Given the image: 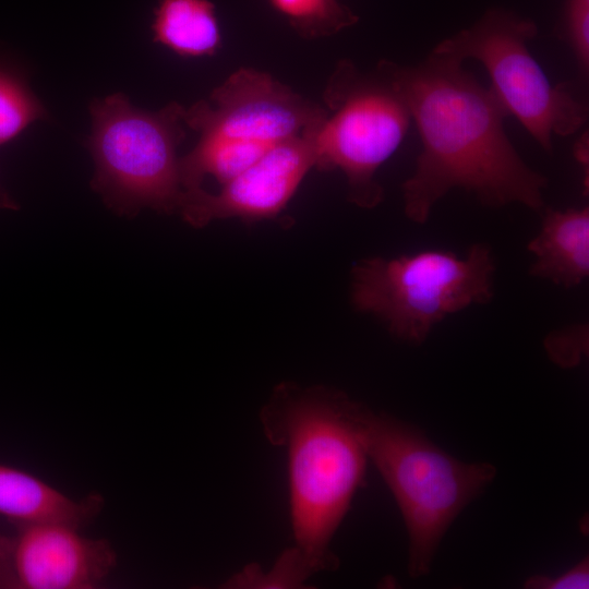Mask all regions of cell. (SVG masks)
I'll return each mask as SVG.
<instances>
[{
    "instance_id": "9c48e42d",
    "label": "cell",
    "mask_w": 589,
    "mask_h": 589,
    "mask_svg": "<svg viewBox=\"0 0 589 589\" xmlns=\"http://www.w3.org/2000/svg\"><path fill=\"white\" fill-rule=\"evenodd\" d=\"M14 527V534H0V588L95 589L117 566L107 539L65 525Z\"/></svg>"
},
{
    "instance_id": "8fae6325",
    "label": "cell",
    "mask_w": 589,
    "mask_h": 589,
    "mask_svg": "<svg viewBox=\"0 0 589 589\" xmlns=\"http://www.w3.org/2000/svg\"><path fill=\"white\" fill-rule=\"evenodd\" d=\"M104 505L99 493L73 500L28 472L0 465V515L14 526L57 524L81 530Z\"/></svg>"
},
{
    "instance_id": "5bb4252c",
    "label": "cell",
    "mask_w": 589,
    "mask_h": 589,
    "mask_svg": "<svg viewBox=\"0 0 589 589\" xmlns=\"http://www.w3.org/2000/svg\"><path fill=\"white\" fill-rule=\"evenodd\" d=\"M304 38L327 37L354 25L358 16L338 0H268Z\"/></svg>"
},
{
    "instance_id": "8992f818",
    "label": "cell",
    "mask_w": 589,
    "mask_h": 589,
    "mask_svg": "<svg viewBox=\"0 0 589 589\" xmlns=\"http://www.w3.org/2000/svg\"><path fill=\"white\" fill-rule=\"evenodd\" d=\"M538 34L533 21L502 8L486 11L470 27L441 40L433 52L483 64L490 89L546 153L553 136H568L587 121L588 107L568 84L553 85L529 51Z\"/></svg>"
},
{
    "instance_id": "d6986e66",
    "label": "cell",
    "mask_w": 589,
    "mask_h": 589,
    "mask_svg": "<svg viewBox=\"0 0 589 589\" xmlns=\"http://www.w3.org/2000/svg\"><path fill=\"white\" fill-rule=\"evenodd\" d=\"M529 589H587L589 588V561L584 557L568 570L551 577L533 575L525 581Z\"/></svg>"
},
{
    "instance_id": "6da1fadb",
    "label": "cell",
    "mask_w": 589,
    "mask_h": 589,
    "mask_svg": "<svg viewBox=\"0 0 589 589\" xmlns=\"http://www.w3.org/2000/svg\"><path fill=\"white\" fill-rule=\"evenodd\" d=\"M462 63L431 51L417 64L383 60L377 65L420 135L414 171L402 183L405 214L417 224L456 188L489 207L518 203L540 211L544 205L546 178L517 153L504 129L506 111Z\"/></svg>"
},
{
    "instance_id": "2e32d148",
    "label": "cell",
    "mask_w": 589,
    "mask_h": 589,
    "mask_svg": "<svg viewBox=\"0 0 589 589\" xmlns=\"http://www.w3.org/2000/svg\"><path fill=\"white\" fill-rule=\"evenodd\" d=\"M251 567L256 574L260 575V577L241 572L240 574L231 577L226 582V587H302L305 580L314 575L294 546L287 549L279 556L268 574H264L259 567Z\"/></svg>"
},
{
    "instance_id": "9a60e30c",
    "label": "cell",
    "mask_w": 589,
    "mask_h": 589,
    "mask_svg": "<svg viewBox=\"0 0 589 589\" xmlns=\"http://www.w3.org/2000/svg\"><path fill=\"white\" fill-rule=\"evenodd\" d=\"M45 117L47 111L24 75L12 65L0 62V146Z\"/></svg>"
},
{
    "instance_id": "ac0fdd59",
    "label": "cell",
    "mask_w": 589,
    "mask_h": 589,
    "mask_svg": "<svg viewBox=\"0 0 589 589\" xmlns=\"http://www.w3.org/2000/svg\"><path fill=\"white\" fill-rule=\"evenodd\" d=\"M588 342V328L586 325H575L549 335L545 346L549 354L561 365H570L578 362L585 353Z\"/></svg>"
},
{
    "instance_id": "277c9868",
    "label": "cell",
    "mask_w": 589,
    "mask_h": 589,
    "mask_svg": "<svg viewBox=\"0 0 589 589\" xmlns=\"http://www.w3.org/2000/svg\"><path fill=\"white\" fill-rule=\"evenodd\" d=\"M494 272V256L483 243L465 257L444 250L369 257L351 269V303L383 321L395 337L420 345L447 315L488 303Z\"/></svg>"
},
{
    "instance_id": "ba28073f",
    "label": "cell",
    "mask_w": 589,
    "mask_h": 589,
    "mask_svg": "<svg viewBox=\"0 0 589 589\" xmlns=\"http://www.w3.org/2000/svg\"><path fill=\"white\" fill-rule=\"evenodd\" d=\"M326 115L271 74L241 68L207 100L184 108L183 120L200 141L274 147L303 134Z\"/></svg>"
},
{
    "instance_id": "ffe728a7",
    "label": "cell",
    "mask_w": 589,
    "mask_h": 589,
    "mask_svg": "<svg viewBox=\"0 0 589 589\" xmlns=\"http://www.w3.org/2000/svg\"><path fill=\"white\" fill-rule=\"evenodd\" d=\"M575 156L582 166H588V141L587 136L582 137L576 146Z\"/></svg>"
},
{
    "instance_id": "4fadbf2b",
    "label": "cell",
    "mask_w": 589,
    "mask_h": 589,
    "mask_svg": "<svg viewBox=\"0 0 589 589\" xmlns=\"http://www.w3.org/2000/svg\"><path fill=\"white\" fill-rule=\"evenodd\" d=\"M152 32L154 41L185 58L213 56L221 44L211 0H158Z\"/></svg>"
},
{
    "instance_id": "7a4b0ae2",
    "label": "cell",
    "mask_w": 589,
    "mask_h": 589,
    "mask_svg": "<svg viewBox=\"0 0 589 589\" xmlns=\"http://www.w3.org/2000/svg\"><path fill=\"white\" fill-rule=\"evenodd\" d=\"M354 406L334 388L280 383L260 411L266 440L286 452L293 546L314 574L338 567L332 541L364 481Z\"/></svg>"
},
{
    "instance_id": "7c38bea8",
    "label": "cell",
    "mask_w": 589,
    "mask_h": 589,
    "mask_svg": "<svg viewBox=\"0 0 589 589\" xmlns=\"http://www.w3.org/2000/svg\"><path fill=\"white\" fill-rule=\"evenodd\" d=\"M528 250L532 276L565 288L580 285L589 275V208H548Z\"/></svg>"
},
{
    "instance_id": "52a82bcc",
    "label": "cell",
    "mask_w": 589,
    "mask_h": 589,
    "mask_svg": "<svg viewBox=\"0 0 589 589\" xmlns=\"http://www.w3.org/2000/svg\"><path fill=\"white\" fill-rule=\"evenodd\" d=\"M325 101L332 113L313 132L315 167L339 169L347 180L349 201L373 208L383 200L376 172L407 134L408 108L383 73L363 75L349 61L334 73Z\"/></svg>"
},
{
    "instance_id": "5b68a950",
    "label": "cell",
    "mask_w": 589,
    "mask_h": 589,
    "mask_svg": "<svg viewBox=\"0 0 589 589\" xmlns=\"http://www.w3.org/2000/svg\"><path fill=\"white\" fill-rule=\"evenodd\" d=\"M88 147L92 185L109 207L134 215L142 208L178 212L184 195L178 147L185 137L184 107L135 108L121 93L94 100Z\"/></svg>"
},
{
    "instance_id": "e0dca14e",
    "label": "cell",
    "mask_w": 589,
    "mask_h": 589,
    "mask_svg": "<svg viewBox=\"0 0 589 589\" xmlns=\"http://www.w3.org/2000/svg\"><path fill=\"white\" fill-rule=\"evenodd\" d=\"M564 31L577 62L585 72L589 68V0H566Z\"/></svg>"
},
{
    "instance_id": "3957f363",
    "label": "cell",
    "mask_w": 589,
    "mask_h": 589,
    "mask_svg": "<svg viewBox=\"0 0 589 589\" xmlns=\"http://www.w3.org/2000/svg\"><path fill=\"white\" fill-rule=\"evenodd\" d=\"M354 420L368 459L394 495L408 537V573L425 576L445 532L494 480L489 462H464L418 428L356 401Z\"/></svg>"
},
{
    "instance_id": "30bf717a",
    "label": "cell",
    "mask_w": 589,
    "mask_h": 589,
    "mask_svg": "<svg viewBox=\"0 0 589 589\" xmlns=\"http://www.w3.org/2000/svg\"><path fill=\"white\" fill-rule=\"evenodd\" d=\"M318 124V123H317ZM314 125L284 141L212 193L202 187L184 191L179 213L193 227L238 217L260 220L278 215L301 181L315 167Z\"/></svg>"
},
{
    "instance_id": "44dd1931",
    "label": "cell",
    "mask_w": 589,
    "mask_h": 589,
    "mask_svg": "<svg viewBox=\"0 0 589 589\" xmlns=\"http://www.w3.org/2000/svg\"><path fill=\"white\" fill-rule=\"evenodd\" d=\"M0 206L2 207H9V208H13L14 207V203L10 200V197L8 195H5L1 190H0Z\"/></svg>"
}]
</instances>
